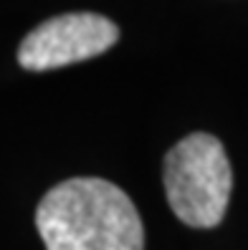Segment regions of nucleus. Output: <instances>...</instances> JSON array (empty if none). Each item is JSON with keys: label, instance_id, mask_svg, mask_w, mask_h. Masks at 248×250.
Listing matches in <instances>:
<instances>
[{"label": "nucleus", "instance_id": "nucleus-1", "mask_svg": "<svg viewBox=\"0 0 248 250\" xmlns=\"http://www.w3.org/2000/svg\"><path fill=\"white\" fill-rule=\"evenodd\" d=\"M36 228L46 250H144L135 202L114 182L74 177L43 195Z\"/></svg>", "mask_w": 248, "mask_h": 250}, {"label": "nucleus", "instance_id": "nucleus-2", "mask_svg": "<svg viewBox=\"0 0 248 250\" xmlns=\"http://www.w3.org/2000/svg\"><path fill=\"white\" fill-rule=\"evenodd\" d=\"M165 195L172 212L187 228H215L225 217L233 169L223 144L195 131L165 154Z\"/></svg>", "mask_w": 248, "mask_h": 250}, {"label": "nucleus", "instance_id": "nucleus-3", "mask_svg": "<svg viewBox=\"0 0 248 250\" xmlns=\"http://www.w3.org/2000/svg\"><path fill=\"white\" fill-rule=\"evenodd\" d=\"M119 28L96 13H64L43 21L21 41L18 63L25 71H51L109 51Z\"/></svg>", "mask_w": 248, "mask_h": 250}]
</instances>
